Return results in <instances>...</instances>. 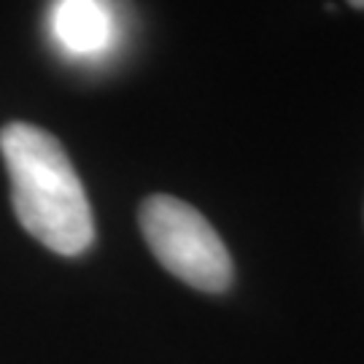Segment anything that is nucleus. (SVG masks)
<instances>
[{
  "mask_svg": "<svg viewBox=\"0 0 364 364\" xmlns=\"http://www.w3.org/2000/svg\"><path fill=\"white\" fill-rule=\"evenodd\" d=\"M0 154L11 178L19 224L54 254L76 257L95 240L87 192L60 141L27 122L0 130Z\"/></svg>",
  "mask_w": 364,
  "mask_h": 364,
  "instance_id": "1",
  "label": "nucleus"
},
{
  "mask_svg": "<svg viewBox=\"0 0 364 364\" xmlns=\"http://www.w3.org/2000/svg\"><path fill=\"white\" fill-rule=\"evenodd\" d=\"M138 221L151 254L168 273L208 294L230 289L235 275L230 251L197 208L178 197L151 195L144 200Z\"/></svg>",
  "mask_w": 364,
  "mask_h": 364,
  "instance_id": "2",
  "label": "nucleus"
},
{
  "mask_svg": "<svg viewBox=\"0 0 364 364\" xmlns=\"http://www.w3.org/2000/svg\"><path fill=\"white\" fill-rule=\"evenodd\" d=\"M52 30L73 57H97L108 52L114 41V19L103 0H57Z\"/></svg>",
  "mask_w": 364,
  "mask_h": 364,
  "instance_id": "3",
  "label": "nucleus"
},
{
  "mask_svg": "<svg viewBox=\"0 0 364 364\" xmlns=\"http://www.w3.org/2000/svg\"><path fill=\"white\" fill-rule=\"evenodd\" d=\"M353 9H359V11H364V0H348Z\"/></svg>",
  "mask_w": 364,
  "mask_h": 364,
  "instance_id": "4",
  "label": "nucleus"
}]
</instances>
